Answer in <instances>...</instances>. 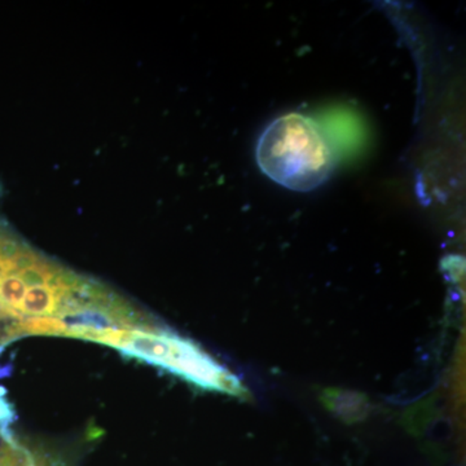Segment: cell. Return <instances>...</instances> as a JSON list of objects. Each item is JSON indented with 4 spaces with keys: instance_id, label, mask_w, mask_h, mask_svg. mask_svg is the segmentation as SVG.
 I'll return each instance as SVG.
<instances>
[{
    "instance_id": "1",
    "label": "cell",
    "mask_w": 466,
    "mask_h": 466,
    "mask_svg": "<svg viewBox=\"0 0 466 466\" xmlns=\"http://www.w3.org/2000/svg\"><path fill=\"white\" fill-rule=\"evenodd\" d=\"M256 157L267 177L296 192L323 186L337 162L323 128L299 113L279 116L267 126L257 144Z\"/></svg>"
},
{
    "instance_id": "2",
    "label": "cell",
    "mask_w": 466,
    "mask_h": 466,
    "mask_svg": "<svg viewBox=\"0 0 466 466\" xmlns=\"http://www.w3.org/2000/svg\"><path fill=\"white\" fill-rule=\"evenodd\" d=\"M75 339L110 346L127 357L164 368L208 390L232 395H241L244 391L232 373L219 366L195 343L157 328H81L76 330Z\"/></svg>"
}]
</instances>
